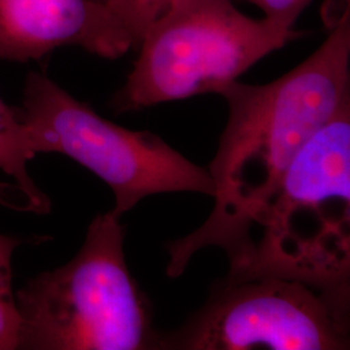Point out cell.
Listing matches in <instances>:
<instances>
[{
  "instance_id": "6",
  "label": "cell",
  "mask_w": 350,
  "mask_h": 350,
  "mask_svg": "<svg viewBox=\"0 0 350 350\" xmlns=\"http://www.w3.org/2000/svg\"><path fill=\"white\" fill-rule=\"evenodd\" d=\"M349 297L278 276L225 278L159 350L349 349Z\"/></svg>"
},
{
  "instance_id": "5",
  "label": "cell",
  "mask_w": 350,
  "mask_h": 350,
  "mask_svg": "<svg viewBox=\"0 0 350 350\" xmlns=\"http://www.w3.org/2000/svg\"><path fill=\"white\" fill-rule=\"evenodd\" d=\"M36 153H62L112 189L118 217L156 193L196 192L212 196L208 169L191 163L150 131H134L103 118L86 103L51 81L27 75L23 108Z\"/></svg>"
},
{
  "instance_id": "3",
  "label": "cell",
  "mask_w": 350,
  "mask_h": 350,
  "mask_svg": "<svg viewBox=\"0 0 350 350\" xmlns=\"http://www.w3.org/2000/svg\"><path fill=\"white\" fill-rule=\"evenodd\" d=\"M121 217L99 214L75 258L16 293L18 349L159 350L147 295L125 258Z\"/></svg>"
},
{
  "instance_id": "2",
  "label": "cell",
  "mask_w": 350,
  "mask_h": 350,
  "mask_svg": "<svg viewBox=\"0 0 350 350\" xmlns=\"http://www.w3.org/2000/svg\"><path fill=\"white\" fill-rule=\"evenodd\" d=\"M258 276L350 296V101L302 147L230 263L227 278Z\"/></svg>"
},
{
  "instance_id": "11",
  "label": "cell",
  "mask_w": 350,
  "mask_h": 350,
  "mask_svg": "<svg viewBox=\"0 0 350 350\" xmlns=\"http://www.w3.org/2000/svg\"><path fill=\"white\" fill-rule=\"evenodd\" d=\"M262 10L263 17L283 25L295 27L297 18L312 0H245Z\"/></svg>"
},
{
  "instance_id": "4",
  "label": "cell",
  "mask_w": 350,
  "mask_h": 350,
  "mask_svg": "<svg viewBox=\"0 0 350 350\" xmlns=\"http://www.w3.org/2000/svg\"><path fill=\"white\" fill-rule=\"evenodd\" d=\"M301 37L295 27L240 12L232 0H195L153 26L138 44L116 113L217 94L254 64Z\"/></svg>"
},
{
  "instance_id": "1",
  "label": "cell",
  "mask_w": 350,
  "mask_h": 350,
  "mask_svg": "<svg viewBox=\"0 0 350 350\" xmlns=\"http://www.w3.org/2000/svg\"><path fill=\"white\" fill-rule=\"evenodd\" d=\"M341 11L323 43L286 75L265 85L234 81L217 91L228 120L208 167L214 206L199 228L169 244L170 278L208 247L235 261L302 147L350 101L349 1Z\"/></svg>"
},
{
  "instance_id": "7",
  "label": "cell",
  "mask_w": 350,
  "mask_h": 350,
  "mask_svg": "<svg viewBox=\"0 0 350 350\" xmlns=\"http://www.w3.org/2000/svg\"><path fill=\"white\" fill-rule=\"evenodd\" d=\"M65 46L117 59L99 0H0V60L27 63Z\"/></svg>"
},
{
  "instance_id": "8",
  "label": "cell",
  "mask_w": 350,
  "mask_h": 350,
  "mask_svg": "<svg viewBox=\"0 0 350 350\" xmlns=\"http://www.w3.org/2000/svg\"><path fill=\"white\" fill-rule=\"evenodd\" d=\"M117 59L131 49L163 18L195 0H99Z\"/></svg>"
},
{
  "instance_id": "9",
  "label": "cell",
  "mask_w": 350,
  "mask_h": 350,
  "mask_svg": "<svg viewBox=\"0 0 350 350\" xmlns=\"http://www.w3.org/2000/svg\"><path fill=\"white\" fill-rule=\"evenodd\" d=\"M36 154L29 129L23 122L20 111L11 108L0 98V169L11 175L23 189L33 213L44 214L50 212V199L27 173V163Z\"/></svg>"
},
{
  "instance_id": "12",
  "label": "cell",
  "mask_w": 350,
  "mask_h": 350,
  "mask_svg": "<svg viewBox=\"0 0 350 350\" xmlns=\"http://www.w3.org/2000/svg\"><path fill=\"white\" fill-rule=\"evenodd\" d=\"M0 205L17 212L27 211V200L23 189L5 182H0Z\"/></svg>"
},
{
  "instance_id": "10",
  "label": "cell",
  "mask_w": 350,
  "mask_h": 350,
  "mask_svg": "<svg viewBox=\"0 0 350 350\" xmlns=\"http://www.w3.org/2000/svg\"><path fill=\"white\" fill-rule=\"evenodd\" d=\"M18 239L0 234V350L18 349L21 318L12 289V254Z\"/></svg>"
}]
</instances>
